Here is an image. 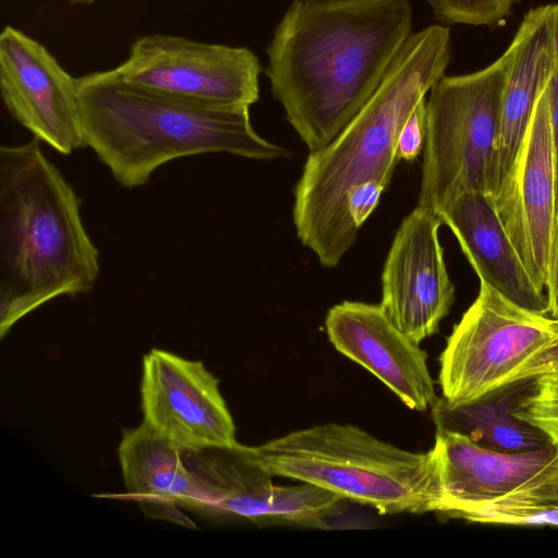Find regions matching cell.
I'll return each instance as SVG.
<instances>
[{
	"mask_svg": "<svg viewBox=\"0 0 558 558\" xmlns=\"http://www.w3.org/2000/svg\"><path fill=\"white\" fill-rule=\"evenodd\" d=\"M408 0H294L267 47L266 74L310 153L367 102L411 35Z\"/></svg>",
	"mask_w": 558,
	"mask_h": 558,
	"instance_id": "obj_1",
	"label": "cell"
},
{
	"mask_svg": "<svg viewBox=\"0 0 558 558\" xmlns=\"http://www.w3.org/2000/svg\"><path fill=\"white\" fill-rule=\"evenodd\" d=\"M449 59L448 27L411 34L362 109L326 147L310 153L294 189L293 221L322 266L337 267L352 246L359 230L348 210L350 194L369 179L391 181L399 133Z\"/></svg>",
	"mask_w": 558,
	"mask_h": 558,
	"instance_id": "obj_2",
	"label": "cell"
},
{
	"mask_svg": "<svg viewBox=\"0 0 558 558\" xmlns=\"http://www.w3.org/2000/svg\"><path fill=\"white\" fill-rule=\"evenodd\" d=\"M40 142L0 147L1 338L45 303L88 293L99 275L81 201Z\"/></svg>",
	"mask_w": 558,
	"mask_h": 558,
	"instance_id": "obj_3",
	"label": "cell"
},
{
	"mask_svg": "<svg viewBox=\"0 0 558 558\" xmlns=\"http://www.w3.org/2000/svg\"><path fill=\"white\" fill-rule=\"evenodd\" d=\"M85 146L120 185H145L171 160L227 153L256 160L289 156L259 136L250 107H207L122 81L113 70L76 78Z\"/></svg>",
	"mask_w": 558,
	"mask_h": 558,
	"instance_id": "obj_4",
	"label": "cell"
},
{
	"mask_svg": "<svg viewBox=\"0 0 558 558\" xmlns=\"http://www.w3.org/2000/svg\"><path fill=\"white\" fill-rule=\"evenodd\" d=\"M256 462L281 476L329 490L383 514L438 512L437 454L412 452L350 425L326 423L251 447Z\"/></svg>",
	"mask_w": 558,
	"mask_h": 558,
	"instance_id": "obj_5",
	"label": "cell"
},
{
	"mask_svg": "<svg viewBox=\"0 0 558 558\" xmlns=\"http://www.w3.org/2000/svg\"><path fill=\"white\" fill-rule=\"evenodd\" d=\"M511 50L477 72L442 76L426 101L417 205L434 213L468 191L494 195L499 181L498 140Z\"/></svg>",
	"mask_w": 558,
	"mask_h": 558,
	"instance_id": "obj_6",
	"label": "cell"
},
{
	"mask_svg": "<svg viewBox=\"0 0 558 558\" xmlns=\"http://www.w3.org/2000/svg\"><path fill=\"white\" fill-rule=\"evenodd\" d=\"M558 340V323L481 282L439 356L441 404L454 409L520 380Z\"/></svg>",
	"mask_w": 558,
	"mask_h": 558,
	"instance_id": "obj_7",
	"label": "cell"
},
{
	"mask_svg": "<svg viewBox=\"0 0 558 558\" xmlns=\"http://www.w3.org/2000/svg\"><path fill=\"white\" fill-rule=\"evenodd\" d=\"M112 70L126 83L207 107H250L259 97L262 66L245 47L150 34Z\"/></svg>",
	"mask_w": 558,
	"mask_h": 558,
	"instance_id": "obj_8",
	"label": "cell"
},
{
	"mask_svg": "<svg viewBox=\"0 0 558 558\" xmlns=\"http://www.w3.org/2000/svg\"><path fill=\"white\" fill-rule=\"evenodd\" d=\"M203 501L198 513L239 517L256 524H290L328 529V520L344 501L318 486H279L254 459L251 447L211 448L183 452Z\"/></svg>",
	"mask_w": 558,
	"mask_h": 558,
	"instance_id": "obj_9",
	"label": "cell"
},
{
	"mask_svg": "<svg viewBox=\"0 0 558 558\" xmlns=\"http://www.w3.org/2000/svg\"><path fill=\"white\" fill-rule=\"evenodd\" d=\"M143 422L183 452L232 448L235 424L203 362L151 349L143 357Z\"/></svg>",
	"mask_w": 558,
	"mask_h": 558,
	"instance_id": "obj_10",
	"label": "cell"
},
{
	"mask_svg": "<svg viewBox=\"0 0 558 558\" xmlns=\"http://www.w3.org/2000/svg\"><path fill=\"white\" fill-rule=\"evenodd\" d=\"M0 89L11 116L58 153L85 146L76 78L45 46L9 25L0 34Z\"/></svg>",
	"mask_w": 558,
	"mask_h": 558,
	"instance_id": "obj_11",
	"label": "cell"
},
{
	"mask_svg": "<svg viewBox=\"0 0 558 558\" xmlns=\"http://www.w3.org/2000/svg\"><path fill=\"white\" fill-rule=\"evenodd\" d=\"M499 219L535 286L546 292L556 223V171L547 86L518 156L493 195Z\"/></svg>",
	"mask_w": 558,
	"mask_h": 558,
	"instance_id": "obj_12",
	"label": "cell"
},
{
	"mask_svg": "<svg viewBox=\"0 0 558 558\" xmlns=\"http://www.w3.org/2000/svg\"><path fill=\"white\" fill-rule=\"evenodd\" d=\"M440 225L432 209L417 205L397 230L381 275V308L418 344L438 330L454 301Z\"/></svg>",
	"mask_w": 558,
	"mask_h": 558,
	"instance_id": "obj_13",
	"label": "cell"
},
{
	"mask_svg": "<svg viewBox=\"0 0 558 558\" xmlns=\"http://www.w3.org/2000/svg\"><path fill=\"white\" fill-rule=\"evenodd\" d=\"M325 327L336 350L369 371L409 409L436 404L426 352L392 324L380 304L343 301L328 311Z\"/></svg>",
	"mask_w": 558,
	"mask_h": 558,
	"instance_id": "obj_14",
	"label": "cell"
},
{
	"mask_svg": "<svg viewBox=\"0 0 558 558\" xmlns=\"http://www.w3.org/2000/svg\"><path fill=\"white\" fill-rule=\"evenodd\" d=\"M433 448L441 483L437 513L460 519L515 490L558 459L553 445L531 451H501L440 426Z\"/></svg>",
	"mask_w": 558,
	"mask_h": 558,
	"instance_id": "obj_15",
	"label": "cell"
},
{
	"mask_svg": "<svg viewBox=\"0 0 558 558\" xmlns=\"http://www.w3.org/2000/svg\"><path fill=\"white\" fill-rule=\"evenodd\" d=\"M435 214L451 229L481 282L524 308L547 315V294L532 280L499 219L492 194L461 193Z\"/></svg>",
	"mask_w": 558,
	"mask_h": 558,
	"instance_id": "obj_16",
	"label": "cell"
},
{
	"mask_svg": "<svg viewBox=\"0 0 558 558\" xmlns=\"http://www.w3.org/2000/svg\"><path fill=\"white\" fill-rule=\"evenodd\" d=\"M558 4L530 10L509 49L511 64L501 100L498 140L499 181L512 167L556 61Z\"/></svg>",
	"mask_w": 558,
	"mask_h": 558,
	"instance_id": "obj_17",
	"label": "cell"
},
{
	"mask_svg": "<svg viewBox=\"0 0 558 558\" xmlns=\"http://www.w3.org/2000/svg\"><path fill=\"white\" fill-rule=\"evenodd\" d=\"M118 457L126 493L146 517L195 527L179 510L183 507L198 512L203 501L182 450L143 422L124 429Z\"/></svg>",
	"mask_w": 558,
	"mask_h": 558,
	"instance_id": "obj_18",
	"label": "cell"
},
{
	"mask_svg": "<svg viewBox=\"0 0 558 558\" xmlns=\"http://www.w3.org/2000/svg\"><path fill=\"white\" fill-rule=\"evenodd\" d=\"M535 385L536 377L523 378L454 409L446 408L438 400L433 407L436 425L501 451L521 452L548 447L551 445L549 439L538 428L514 414Z\"/></svg>",
	"mask_w": 558,
	"mask_h": 558,
	"instance_id": "obj_19",
	"label": "cell"
},
{
	"mask_svg": "<svg viewBox=\"0 0 558 558\" xmlns=\"http://www.w3.org/2000/svg\"><path fill=\"white\" fill-rule=\"evenodd\" d=\"M462 519L489 524L558 526V459L515 490Z\"/></svg>",
	"mask_w": 558,
	"mask_h": 558,
	"instance_id": "obj_20",
	"label": "cell"
},
{
	"mask_svg": "<svg viewBox=\"0 0 558 558\" xmlns=\"http://www.w3.org/2000/svg\"><path fill=\"white\" fill-rule=\"evenodd\" d=\"M514 414L538 428L558 449V378L550 374L536 377L535 388Z\"/></svg>",
	"mask_w": 558,
	"mask_h": 558,
	"instance_id": "obj_21",
	"label": "cell"
},
{
	"mask_svg": "<svg viewBox=\"0 0 558 558\" xmlns=\"http://www.w3.org/2000/svg\"><path fill=\"white\" fill-rule=\"evenodd\" d=\"M435 16L445 23L496 25L518 0H427Z\"/></svg>",
	"mask_w": 558,
	"mask_h": 558,
	"instance_id": "obj_22",
	"label": "cell"
},
{
	"mask_svg": "<svg viewBox=\"0 0 558 558\" xmlns=\"http://www.w3.org/2000/svg\"><path fill=\"white\" fill-rule=\"evenodd\" d=\"M426 100L418 102L403 124L397 141V159L413 161L422 153L425 142Z\"/></svg>",
	"mask_w": 558,
	"mask_h": 558,
	"instance_id": "obj_23",
	"label": "cell"
},
{
	"mask_svg": "<svg viewBox=\"0 0 558 558\" xmlns=\"http://www.w3.org/2000/svg\"><path fill=\"white\" fill-rule=\"evenodd\" d=\"M390 182L383 179L363 181L352 191L348 210L353 226L359 230L377 207L381 193Z\"/></svg>",
	"mask_w": 558,
	"mask_h": 558,
	"instance_id": "obj_24",
	"label": "cell"
},
{
	"mask_svg": "<svg viewBox=\"0 0 558 558\" xmlns=\"http://www.w3.org/2000/svg\"><path fill=\"white\" fill-rule=\"evenodd\" d=\"M549 122L556 171V221L558 219V26L556 34V61L547 84ZM556 225V223H555Z\"/></svg>",
	"mask_w": 558,
	"mask_h": 558,
	"instance_id": "obj_25",
	"label": "cell"
},
{
	"mask_svg": "<svg viewBox=\"0 0 558 558\" xmlns=\"http://www.w3.org/2000/svg\"><path fill=\"white\" fill-rule=\"evenodd\" d=\"M546 294L548 299L547 315L553 319H558V219L553 235Z\"/></svg>",
	"mask_w": 558,
	"mask_h": 558,
	"instance_id": "obj_26",
	"label": "cell"
},
{
	"mask_svg": "<svg viewBox=\"0 0 558 558\" xmlns=\"http://www.w3.org/2000/svg\"><path fill=\"white\" fill-rule=\"evenodd\" d=\"M556 320L558 323V319ZM556 373H558V340L531 364L521 379Z\"/></svg>",
	"mask_w": 558,
	"mask_h": 558,
	"instance_id": "obj_27",
	"label": "cell"
},
{
	"mask_svg": "<svg viewBox=\"0 0 558 558\" xmlns=\"http://www.w3.org/2000/svg\"><path fill=\"white\" fill-rule=\"evenodd\" d=\"M96 0H69V2L73 5H89Z\"/></svg>",
	"mask_w": 558,
	"mask_h": 558,
	"instance_id": "obj_28",
	"label": "cell"
},
{
	"mask_svg": "<svg viewBox=\"0 0 558 558\" xmlns=\"http://www.w3.org/2000/svg\"><path fill=\"white\" fill-rule=\"evenodd\" d=\"M550 375H553V376H555L556 378H558V373H556V374H550Z\"/></svg>",
	"mask_w": 558,
	"mask_h": 558,
	"instance_id": "obj_29",
	"label": "cell"
}]
</instances>
